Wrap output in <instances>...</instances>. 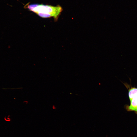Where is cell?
Segmentation results:
<instances>
[{"instance_id":"cell-1","label":"cell","mask_w":137,"mask_h":137,"mask_svg":"<svg viewBox=\"0 0 137 137\" xmlns=\"http://www.w3.org/2000/svg\"><path fill=\"white\" fill-rule=\"evenodd\" d=\"M24 7L35 13L41 18L53 17L56 21L58 20L63 10L62 7L59 5L55 6L42 4L28 3Z\"/></svg>"},{"instance_id":"cell-2","label":"cell","mask_w":137,"mask_h":137,"mask_svg":"<svg viewBox=\"0 0 137 137\" xmlns=\"http://www.w3.org/2000/svg\"><path fill=\"white\" fill-rule=\"evenodd\" d=\"M124 84L128 90L130 102L129 105L125 106V108L127 111H134L137 114V88L132 87L126 83Z\"/></svg>"},{"instance_id":"cell-3","label":"cell","mask_w":137,"mask_h":137,"mask_svg":"<svg viewBox=\"0 0 137 137\" xmlns=\"http://www.w3.org/2000/svg\"><path fill=\"white\" fill-rule=\"evenodd\" d=\"M52 108L53 109L55 110L56 109V107L54 105H53L52 106Z\"/></svg>"},{"instance_id":"cell-4","label":"cell","mask_w":137,"mask_h":137,"mask_svg":"<svg viewBox=\"0 0 137 137\" xmlns=\"http://www.w3.org/2000/svg\"><path fill=\"white\" fill-rule=\"evenodd\" d=\"M28 101L25 100L23 101V103L25 104H28Z\"/></svg>"}]
</instances>
